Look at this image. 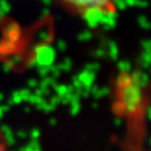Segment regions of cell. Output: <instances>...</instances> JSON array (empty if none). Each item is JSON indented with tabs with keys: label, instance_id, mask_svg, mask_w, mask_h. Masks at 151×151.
I'll return each instance as SVG.
<instances>
[{
	"label": "cell",
	"instance_id": "cell-2",
	"mask_svg": "<svg viewBox=\"0 0 151 151\" xmlns=\"http://www.w3.org/2000/svg\"><path fill=\"white\" fill-rule=\"evenodd\" d=\"M0 151H9L6 137L2 132H0Z\"/></svg>",
	"mask_w": 151,
	"mask_h": 151
},
{
	"label": "cell",
	"instance_id": "cell-1",
	"mask_svg": "<svg viewBox=\"0 0 151 151\" xmlns=\"http://www.w3.org/2000/svg\"><path fill=\"white\" fill-rule=\"evenodd\" d=\"M55 2L82 19H96L111 16L116 11V0H55Z\"/></svg>",
	"mask_w": 151,
	"mask_h": 151
}]
</instances>
